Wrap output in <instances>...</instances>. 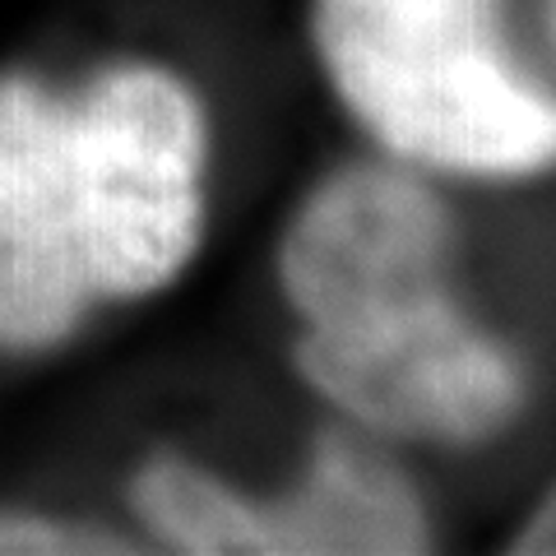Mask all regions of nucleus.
I'll return each instance as SVG.
<instances>
[{"label": "nucleus", "mask_w": 556, "mask_h": 556, "mask_svg": "<svg viewBox=\"0 0 556 556\" xmlns=\"http://www.w3.org/2000/svg\"><path fill=\"white\" fill-rule=\"evenodd\" d=\"M450 214L399 167H343L292 214L278 283L302 316V380L362 427L431 408L478 339L445 292Z\"/></svg>", "instance_id": "f257e3e1"}, {"label": "nucleus", "mask_w": 556, "mask_h": 556, "mask_svg": "<svg viewBox=\"0 0 556 556\" xmlns=\"http://www.w3.org/2000/svg\"><path fill=\"white\" fill-rule=\"evenodd\" d=\"M93 302H139L177 283L204 237L208 121L181 75L108 65L70 93Z\"/></svg>", "instance_id": "7ed1b4c3"}, {"label": "nucleus", "mask_w": 556, "mask_h": 556, "mask_svg": "<svg viewBox=\"0 0 556 556\" xmlns=\"http://www.w3.org/2000/svg\"><path fill=\"white\" fill-rule=\"evenodd\" d=\"M130 501L153 538L195 556H274L269 506L232 492L181 455H153L130 482Z\"/></svg>", "instance_id": "423d86ee"}, {"label": "nucleus", "mask_w": 556, "mask_h": 556, "mask_svg": "<svg viewBox=\"0 0 556 556\" xmlns=\"http://www.w3.org/2000/svg\"><path fill=\"white\" fill-rule=\"evenodd\" d=\"M102 552H135L121 533L79 519L0 510V556H102Z\"/></svg>", "instance_id": "0eeeda50"}, {"label": "nucleus", "mask_w": 556, "mask_h": 556, "mask_svg": "<svg viewBox=\"0 0 556 556\" xmlns=\"http://www.w3.org/2000/svg\"><path fill=\"white\" fill-rule=\"evenodd\" d=\"M274 552L413 556L431 547L422 501L408 478L367 445L325 437L306 482L269 506Z\"/></svg>", "instance_id": "39448f33"}, {"label": "nucleus", "mask_w": 556, "mask_h": 556, "mask_svg": "<svg viewBox=\"0 0 556 556\" xmlns=\"http://www.w3.org/2000/svg\"><path fill=\"white\" fill-rule=\"evenodd\" d=\"M510 556H556V482L547 486V496L533 506V515L519 525L510 538Z\"/></svg>", "instance_id": "6e6552de"}, {"label": "nucleus", "mask_w": 556, "mask_h": 556, "mask_svg": "<svg viewBox=\"0 0 556 556\" xmlns=\"http://www.w3.org/2000/svg\"><path fill=\"white\" fill-rule=\"evenodd\" d=\"M93 306L70 93L10 70L0 75V348H61Z\"/></svg>", "instance_id": "20e7f679"}, {"label": "nucleus", "mask_w": 556, "mask_h": 556, "mask_svg": "<svg viewBox=\"0 0 556 556\" xmlns=\"http://www.w3.org/2000/svg\"><path fill=\"white\" fill-rule=\"evenodd\" d=\"M311 42L394 159L464 177L556 167V98L510 65L492 0H316Z\"/></svg>", "instance_id": "f03ea898"}]
</instances>
